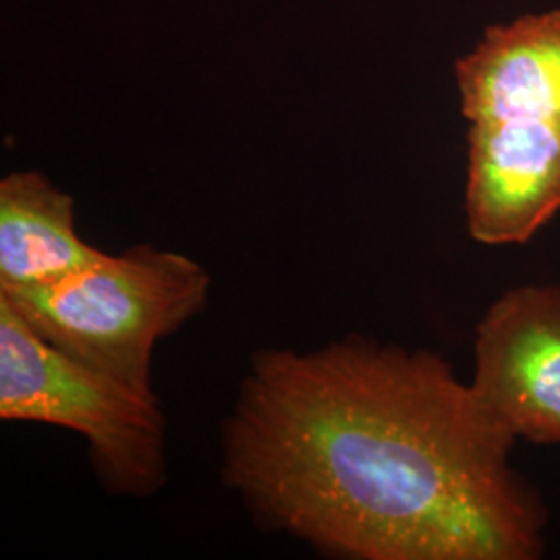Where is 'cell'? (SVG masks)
I'll use <instances>...</instances> for the list:
<instances>
[{
    "instance_id": "5b68a950",
    "label": "cell",
    "mask_w": 560,
    "mask_h": 560,
    "mask_svg": "<svg viewBox=\"0 0 560 560\" xmlns=\"http://www.w3.org/2000/svg\"><path fill=\"white\" fill-rule=\"evenodd\" d=\"M465 212L471 240L515 245L560 212V127L544 120L471 122Z\"/></svg>"
},
{
    "instance_id": "277c9868",
    "label": "cell",
    "mask_w": 560,
    "mask_h": 560,
    "mask_svg": "<svg viewBox=\"0 0 560 560\" xmlns=\"http://www.w3.org/2000/svg\"><path fill=\"white\" fill-rule=\"evenodd\" d=\"M469 384L515 441L560 444V284H521L486 310Z\"/></svg>"
},
{
    "instance_id": "8992f818",
    "label": "cell",
    "mask_w": 560,
    "mask_h": 560,
    "mask_svg": "<svg viewBox=\"0 0 560 560\" xmlns=\"http://www.w3.org/2000/svg\"><path fill=\"white\" fill-rule=\"evenodd\" d=\"M469 122L529 119L560 127V9L490 27L457 62Z\"/></svg>"
},
{
    "instance_id": "7a4b0ae2",
    "label": "cell",
    "mask_w": 560,
    "mask_h": 560,
    "mask_svg": "<svg viewBox=\"0 0 560 560\" xmlns=\"http://www.w3.org/2000/svg\"><path fill=\"white\" fill-rule=\"evenodd\" d=\"M208 295L200 261L154 245L102 252L57 282L0 291L46 342L143 393H154V347L196 318Z\"/></svg>"
},
{
    "instance_id": "3957f363",
    "label": "cell",
    "mask_w": 560,
    "mask_h": 560,
    "mask_svg": "<svg viewBox=\"0 0 560 560\" xmlns=\"http://www.w3.org/2000/svg\"><path fill=\"white\" fill-rule=\"evenodd\" d=\"M0 418L78 432L106 490L150 497L166 480V421L154 393L75 360L0 298Z\"/></svg>"
},
{
    "instance_id": "52a82bcc",
    "label": "cell",
    "mask_w": 560,
    "mask_h": 560,
    "mask_svg": "<svg viewBox=\"0 0 560 560\" xmlns=\"http://www.w3.org/2000/svg\"><path fill=\"white\" fill-rule=\"evenodd\" d=\"M81 240L73 200L42 173L0 180V291L36 289L101 258Z\"/></svg>"
},
{
    "instance_id": "6da1fadb",
    "label": "cell",
    "mask_w": 560,
    "mask_h": 560,
    "mask_svg": "<svg viewBox=\"0 0 560 560\" xmlns=\"http://www.w3.org/2000/svg\"><path fill=\"white\" fill-rule=\"evenodd\" d=\"M515 439L430 351L351 339L254 355L222 480L264 527L353 560H536Z\"/></svg>"
}]
</instances>
